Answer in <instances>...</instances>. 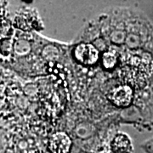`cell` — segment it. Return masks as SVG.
<instances>
[{
  "instance_id": "obj_1",
  "label": "cell",
  "mask_w": 153,
  "mask_h": 153,
  "mask_svg": "<svg viewBox=\"0 0 153 153\" xmlns=\"http://www.w3.org/2000/svg\"><path fill=\"white\" fill-rule=\"evenodd\" d=\"M48 146L51 153H70L72 141L65 132H56L50 137Z\"/></svg>"
},
{
  "instance_id": "obj_2",
  "label": "cell",
  "mask_w": 153,
  "mask_h": 153,
  "mask_svg": "<svg viewBox=\"0 0 153 153\" xmlns=\"http://www.w3.org/2000/svg\"><path fill=\"white\" fill-rule=\"evenodd\" d=\"M108 149L111 153H133L134 147L130 137L124 133H117L110 140Z\"/></svg>"
}]
</instances>
